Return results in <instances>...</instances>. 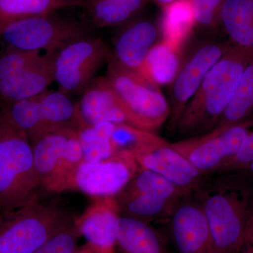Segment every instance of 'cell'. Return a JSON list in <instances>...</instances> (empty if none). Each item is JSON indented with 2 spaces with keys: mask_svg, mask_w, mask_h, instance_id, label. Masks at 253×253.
<instances>
[{
  "mask_svg": "<svg viewBox=\"0 0 253 253\" xmlns=\"http://www.w3.org/2000/svg\"><path fill=\"white\" fill-rule=\"evenodd\" d=\"M253 53L231 46L204 78L175 130L186 138L212 130L230 102Z\"/></svg>",
  "mask_w": 253,
  "mask_h": 253,
  "instance_id": "cell-1",
  "label": "cell"
},
{
  "mask_svg": "<svg viewBox=\"0 0 253 253\" xmlns=\"http://www.w3.org/2000/svg\"><path fill=\"white\" fill-rule=\"evenodd\" d=\"M31 141L0 110V215L39 200Z\"/></svg>",
  "mask_w": 253,
  "mask_h": 253,
  "instance_id": "cell-2",
  "label": "cell"
},
{
  "mask_svg": "<svg viewBox=\"0 0 253 253\" xmlns=\"http://www.w3.org/2000/svg\"><path fill=\"white\" fill-rule=\"evenodd\" d=\"M76 219L57 200L35 201L0 215V253H34Z\"/></svg>",
  "mask_w": 253,
  "mask_h": 253,
  "instance_id": "cell-3",
  "label": "cell"
},
{
  "mask_svg": "<svg viewBox=\"0 0 253 253\" xmlns=\"http://www.w3.org/2000/svg\"><path fill=\"white\" fill-rule=\"evenodd\" d=\"M200 204L216 253H237L244 244L253 213L249 190L235 183L217 181L205 190Z\"/></svg>",
  "mask_w": 253,
  "mask_h": 253,
  "instance_id": "cell-4",
  "label": "cell"
},
{
  "mask_svg": "<svg viewBox=\"0 0 253 253\" xmlns=\"http://www.w3.org/2000/svg\"><path fill=\"white\" fill-rule=\"evenodd\" d=\"M78 129L62 128L32 141L41 189L49 193L76 189V175L84 162Z\"/></svg>",
  "mask_w": 253,
  "mask_h": 253,
  "instance_id": "cell-5",
  "label": "cell"
},
{
  "mask_svg": "<svg viewBox=\"0 0 253 253\" xmlns=\"http://www.w3.org/2000/svg\"><path fill=\"white\" fill-rule=\"evenodd\" d=\"M107 64L106 78L126 110L129 126L151 132L161 128L170 116V106L158 86L111 57Z\"/></svg>",
  "mask_w": 253,
  "mask_h": 253,
  "instance_id": "cell-6",
  "label": "cell"
},
{
  "mask_svg": "<svg viewBox=\"0 0 253 253\" xmlns=\"http://www.w3.org/2000/svg\"><path fill=\"white\" fill-rule=\"evenodd\" d=\"M0 110L31 142L37 138L62 128L78 130L84 126L77 104L59 90H47L30 99L1 105Z\"/></svg>",
  "mask_w": 253,
  "mask_h": 253,
  "instance_id": "cell-7",
  "label": "cell"
},
{
  "mask_svg": "<svg viewBox=\"0 0 253 253\" xmlns=\"http://www.w3.org/2000/svg\"><path fill=\"white\" fill-rule=\"evenodd\" d=\"M91 36L92 31L84 23L53 13L11 23L0 34V44L4 50L46 52Z\"/></svg>",
  "mask_w": 253,
  "mask_h": 253,
  "instance_id": "cell-8",
  "label": "cell"
},
{
  "mask_svg": "<svg viewBox=\"0 0 253 253\" xmlns=\"http://www.w3.org/2000/svg\"><path fill=\"white\" fill-rule=\"evenodd\" d=\"M111 55L106 43L94 36L81 38L61 48L54 62L58 90L68 96L81 95Z\"/></svg>",
  "mask_w": 253,
  "mask_h": 253,
  "instance_id": "cell-9",
  "label": "cell"
},
{
  "mask_svg": "<svg viewBox=\"0 0 253 253\" xmlns=\"http://www.w3.org/2000/svg\"><path fill=\"white\" fill-rule=\"evenodd\" d=\"M253 131V119L230 126L215 127L207 133L172 144L174 149L202 174L217 172L239 151Z\"/></svg>",
  "mask_w": 253,
  "mask_h": 253,
  "instance_id": "cell-10",
  "label": "cell"
},
{
  "mask_svg": "<svg viewBox=\"0 0 253 253\" xmlns=\"http://www.w3.org/2000/svg\"><path fill=\"white\" fill-rule=\"evenodd\" d=\"M229 49V46L221 43L206 42L198 46L184 61H181L177 76L172 83L171 130H175L183 111L204 78Z\"/></svg>",
  "mask_w": 253,
  "mask_h": 253,
  "instance_id": "cell-11",
  "label": "cell"
},
{
  "mask_svg": "<svg viewBox=\"0 0 253 253\" xmlns=\"http://www.w3.org/2000/svg\"><path fill=\"white\" fill-rule=\"evenodd\" d=\"M142 169L161 174L188 194L196 189L203 174L184 156L162 138L153 133L131 153Z\"/></svg>",
  "mask_w": 253,
  "mask_h": 253,
  "instance_id": "cell-12",
  "label": "cell"
},
{
  "mask_svg": "<svg viewBox=\"0 0 253 253\" xmlns=\"http://www.w3.org/2000/svg\"><path fill=\"white\" fill-rule=\"evenodd\" d=\"M138 167L126 152L116 153L100 162H83L76 172V189L96 198L115 197L129 184Z\"/></svg>",
  "mask_w": 253,
  "mask_h": 253,
  "instance_id": "cell-13",
  "label": "cell"
},
{
  "mask_svg": "<svg viewBox=\"0 0 253 253\" xmlns=\"http://www.w3.org/2000/svg\"><path fill=\"white\" fill-rule=\"evenodd\" d=\"M173 236L180 253H216L212 233L200 203H180L172 214Z\"/></svg>",
  "mask_w": 253,
  "mask_h": 253,
  "instance_id": "cell-14",
  "label": "cell"
},
{
  "mask_svg": "<svg viewBox=\"0 0 253 253\" xmlns=\"http://www.w3.org/2000/svg\"><path fill=\"white\" fill-rule=\"evenodd\" d=\"M114 38L111 58L118 65L139 73L150 50L156 44L157 26L144 18H133L122 25Z\"/></svg>",
  "mask_w": 253,
  "mask_h": 253,
  "instance_id": "cell-15",
  "label": "cell"
},
{
  "mask_svg": "<svg viewBox=\"0 0 253 253\" xmlns=\"http://www.w3.org/2000/svg\"><path fill=\"white\" fill-rule=\"evenodd\" d=\"M58 51H46L35 62L0 81V106L30 99L47 90L54 78Z\"/></svg>",
  "mask_w": 253,
  "mask_h": 253,
  "instance_id": "cell-16",
  "label": "cell"
},
{
  "mask_svg": "<svg viewBox=\"0 0 253 253\" xmlns=\"http://www.w3.org/2000/svg\"><path fill=\"white\" fill-rule=\"evenodd\" d=\"M77 106L84 126L102 123L129 126L126 110L106 76L96 77L91 82L82 93Z\"/></svg>",
  "mask_w": 253,
  "mask_h": 253,
  "instance_id": "cell-17",
  "label": "cell"
},
{
  "mask_svg": "<svg viewBox=\"0 0 253 253\" xmlns=\"http://www.w3.org/2000/svg\"><path fill=\"white\" fill-rule=\"evenodd\" d=\"M121 211L116 197L96 198L76 224L81 236L105 253H114Z\"/></svg>",
  "mask_w": 253,
  "mask_h": 253,
  "instance_id": "cell-18",
  "label": "cell"
},
{
  "mask_svg": "<svg viewBox=\"0 0 253 253\" xmlns=\"http://www.w3.org/2000/svg\"><path fill=\"white\" fill-rule=\"evenodd\" d=\"M116 246L120 253H168L162 238L148 223L126 216L118 219Z\"/></svg>",
  "mask_w": 253,
  "mask_h": 253,
  "instance_id": "cell-19",
  "label": "cell"
},
{
  "mask_svg": "<svg viewBox=\"0 0 253 253\" xmlns=\"http://www.w3.org/2000/svg\"><path fill=\"white\" fill-rule=\"evenodd\" d=\"M219 22L232 46L253 53V0H224Z\"/></svg>",
  "mask_w": 253,
  "mask_h": 253,
  "instance_id": "cell-20",
  "label": "cell"
},
{
  "mask_svg": "<svg viewBox=\"0 0 253 253\" xmlns=\"http://www.w3.org/2000/svg\"><path fill=\"white\" fill-rule=\"evenodd\" d=\"M149 0H83L82 7L94 26H122L136 17Z\"/></svg>",
  "mask_w": 253,
  "mask_h": 253,
  "instance_id": "cell-21",
  "label": "cell"
},
{
  "mask_svg": "<svg viewBox=\"0 0 253 253\" xmlns=\"http://www.w3.org/2000/svg\"><path fill=\"white\" fill-rule=\"evenodd\" d=\"M196 25V14L190 0H176L163 6V42L176 51L181 52Z\"/></svg>",
  "mask_w": 253,
  "mask_h": 253,
  "instance_id": "cell-22",
  "label": "cell"
},
{
  "mask_svg": "<svg viewBox=\"0 0 253 253\" xmlns=\"http://www.w3.org/2000/svg\"><path fill=\"white\" fill-rule=\"evenodd\" d=\"M117 200L121 215L149 223L172 215L176 205L168 201L140 193L123 190L115 196Z\"/></svg>",
  "mask_w": 253,
  "mask_h": 253,
  "instance_id": "cell-23",
  "label": "cell"
},
{
  "mask_svg": "<svg viewBox=\"0 0 253 253\" xmlns=\"http://www.w3.org/2000/svg\"><path fill=\"white\" fill-rule=\"evenodd\" d=\"M180 55L164 42L156 44L150 50L139 74L157 86L172 84L180 68Z\"/></svg>",
  "mask_w": 253,
  "mask_h": 253,
  "instance_id": "cell-24",
  "label": "cell"
},
{
  "mask_svg": "<svg viewBox=\"0 0 253 253\" xmlns=\"http://www.w3.org/2000/svg\"><path fill=\"white\" fill-rule=\"evenodd\" d=\"M123 190L129 192L150 195L176 206L180 204L181 199L186 194L184 190L164 176L142 168L136 172Z\"/></svg>",
  "mask_w": 253,
  "mask_h": 253,
  "instance_id": "cell-25",
  "label": "cell"
},
{
  "mask_svg": "<svg viewBox=\"0 0 253 253\" xmlns=\"http://www.w3.org/2000/svg\"><path fill=\"white\" fill-rule=\"evenodd\" d=\"M115 126L113 123H102L83 126L78 131L84 162H100L112 157L114 149L111 136Z\"/></svg>",
  "mask_w": 253,
  "mask_h": 253,
  "instance_id": "cell-26",
  "label": "cell"
},
{
  "mask_svg": "<svg viewBox=\"0 0 253 253\" xmlns=\"http://www.w3.org/2000/svg\"><path fill=\"white\" fill-rule=\"evenodd\" d=\"M253 111V58L244 70L234 96L215 127L230 126L243 122Z\"/></svg>",
  "mask_w": 253,
  "mask_h": 253,
  "instance_id": "cell-27",
  "label": "cell"
},
{
  "mask_svg": "<svg viewBox=\"0 0 253 253\" xmlns=\"http://www.w3.org/2000/svg\"><path fill=\"white\" fill-rule=\"evenodd\" d=\"M66 7L60 0H0V34L19 20L53 14Z\"/></svg>",
  "mask_w": 253,
  "mask_h": 253,
  "instance_id": "cell-28",
  "label": "cell"
},
{
  "mask_svg": "<svg viewBox=\"0 0 253 253\" xmlns=\"http://www.w3.org/2000/svg\"><path fill=\"white\" fill-rule=\"evenodd\" d=\"M42 54V51L2 49L0 51V81L9 78L21 68L35 62Z\"/></svg>",
  "mask_w": 253,
  "mask_h": 253,
  "instance_id": "cell-29",
  "label": "cell"
},
{
  "mask_svg": "<svg viewBox=\"0 0 253 253\" xmlns=\"http://www.w3.org/2000/svg\"><path fill=\"white\" fill-rule=\"evenodd\" d=\"M81 236L76 222L53 236L34 253H71L77 249Z\"/></svg>",
  "mask_w": 253,
  "mask_h": 253,
  "instance_id": "cell-30",
  "label": "cell"
},
{
  "mask_svg": "<svg viewBox=\"0 0 253 253\" xmlns=\"http://www.w3.org/2000/svg\"><path fill=\"white\" fill-rule=\"evenodd\" d=\"M224 0H190L195 10L196 25L201 28H214L219 21Z\"/></svg>",
  "mask_w": 253,
  "mask_h": 253,
  "instance_id": "cell-31",
  "label": "cell"
},
{
  "mask_svg": "<svg viewBox=\"0 0 253 253\" xmlns=\"http://www.w3.org/2000/svg\"><path fill=\"white\" fill-rule=\"evenodd\" d=\"M253 162V131L244 141L239 151L228 159L218 169L219 173H226L248 169Z\"/></svg>",
  "mask_w": 253,
  "mask_h": 253,
  "instance_id": "cell-32",
  "label": "cell"
},
{
  "mask_svg": "<svg viewBox=\"0 0 253 253\" xmlns=\"http://www.w3.org/2000/svg\"><path fill=\"white\" fill-rule=\"evenodd\" d=\"M237 253H253V221L250 219L244 244Z\"/></svg>",
  "mask_w": 253,
  "mask_h": 253,
  "instance_id": "cell-33",
  "label": "cell"
},
{
  "mask_svg": "<svg viewBox=\"0 0 253 253\" xmlns=\"http://www.w3.org/2000/svg\"><path fill=\"white\" fill-rule=\"evenodd\" d=\"M71 253H105L101 249L93 246L89 243L83 246V247L76 249Z\"/></svg>",
  "mask_w": 253,
  "mask_h": 253,
  "instance_id": "cell-34",
  "label": "cell"
},
{
  "mask_svg": "<svg viewBox=\"0 0 253 253\" xmlns=\"http://www.w3.org/2000/svg\"><path fill=\"white\" fill-rule=\"evenodd\" d=\"M63 4H66L67 7L71 6H81L83 4V0H60Z\"/></svg>",
  "mask_w": 253,
  "mask_h": 253,
  "instance_id": "cell-35",
  "label": "cell"
},
{
  "mask_svg": "<svg viewBox=\"0 0 253 253\" xmlns=\"http://www.w3.org/2000/svg\"><path fill=\"white\" fill-rule=\"evenodd\" d=\"M154 1L156 4L161 5V6H162L163 7V6H166V5L174 2L176 0H154Z\"/></svg>",
  "mask_w": 253,
  "mask_h": 253,
  "instance_id": "cell-36",
  "label": "cell"
},
{
  "mask_svg": "<svg viewBox=\"0 0 253 253\" xmlns=\"http://www.w3.org/2000/svg\"><path fill=\"white\" fill-rule=\"evenodd\" d=\"M248 169H251V170L252 171L253 173V162L251 163V165H250L249 167L248 168Z\"/></svg>",
  "mask_w": 253,
  "mask_h": 253,
  "instance_id": "cell-37",
  "label": "cell"
},
{
  "mask_svg": "<svg viewBox=\"0 0 253 253\" xmlns=\"http://www.w3.org/2000/svg\"><path fill=\"white\" fill-rule=\"evenodd\" d=\"M252 219H253V214H252Z\"/></svg>",
  "mask_w": 253,
  "mask_h": 253,
  "instance_id": "cell-38",
  "label": "cell"
}]
</instances>
